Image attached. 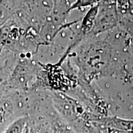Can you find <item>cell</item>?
I'll return each instance as SVG.
<instances>
[{
    "label": "cell",
    "instance_id": "6da1fadb",
    "mask_svg": "<svg viewBox=\"0 0 133 133\" xmlns=\"http://www.w3.org/2000/svg\"><path fill=\"white\" fill-rule=\"evenodd\" d=\"M106 126L124 131H133V119H124L118 118H110L105 119Z\"/></svg>",
    "mask_w": 133,
    "mask_h": 133
},
{
    "label": "cell",
    "instance_id": "7a4b0ae2",
    "mask_svg": "<svg viewBox=\"0 0 133 133\" xmlns=\"http://www.w3.org/2000/svg\"><path fill=\"white\" fill-rule=\"evenodd\" d=\"M27 117H22L16 119L8 126L4 133H23L27 122Z\"/></svg>",
    "mask_w": 133,
    "mask_h": 133
},
{
    "label": "cell",
    "instance_id": "3957f363",
    "mask_svg": "<svg viewBox=\"0 0 133 133\" xmlns=\"http://www.w3.org/2000/svg\"><path fill=\"white\" fill-rule=\"evenodd\" d=\"M11 16V8L0 4V26L4 24Z\"/></svg>",
    "mask_w": 133,
    "mask_h": 133
},
{
    "label": "cell",
    "instance_id": "277c9868",
    "mask_svg": "<svg viewBox=\"0 0 133 133\" xmlns=\"http://www.w3.org/2000/svg\"><path fill=\"white\" fill-rule=\"evenodd\" d=\"M5 114H6V113H5L4 108L0 106V123L4 121Z\"/></svg>",
    "mask_w": 133,
    "mask_h": 133
},
{
    "label": "cell",
    "instance_id": "5b68a950",
    "mask_svg": "<svg viewBox=\"0 0 133 133\" xmlns=\"http://www.w3.org/2000/svg\"><path fill=\"white\" fill-rule=\"evenodd\" d=\"M24 133H30V129H29V128H28L26 126L25 128Z\"/></svg>",
    "mask_w": 133,
    "mask_h": 133
}]
</instances>
